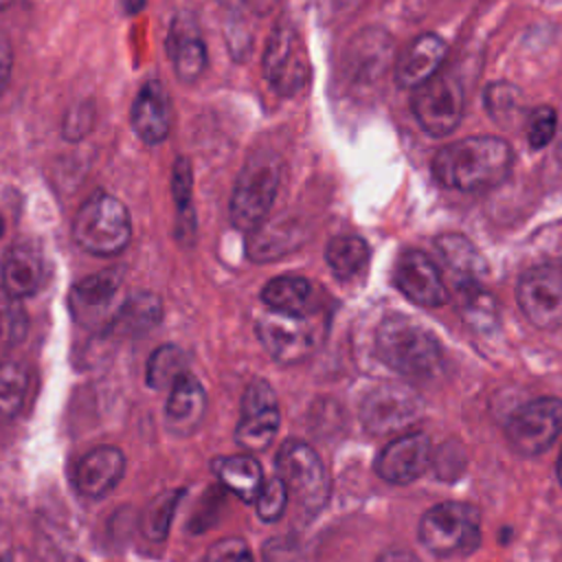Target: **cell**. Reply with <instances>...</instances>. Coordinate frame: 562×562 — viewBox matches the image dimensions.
I'll return each instance as SVG.
<instances>
[{"instance_id":"6da1fadb","label":"cell","mask_w":562,"mask_h":562,"mask_svg":"<svg viewBox=\"0 0 562 562\" xmlns=\"http://www.w3.org/2000/svg\"><path fill=\"white\" fill-rule=\"evenodd\" d=\"M512 171V147L498 136H468L441 147L432 158L439 184L463 193L498 187Z\"/></svg>"},{"instance_id":"7a4b0ae2","label":"cell","mask_w":562,"mask_h":562,"mask_svg":"<svg viewBox=\"0 0 562 562\" xmlns=\"http://www.w3.org/2000/svg\"><path fill=\"white\" fill-rule=\"evenodd\" d=\"M380 360L406 378H432L443 364L439 340L408 316H386L375 331Z\"/></svg>"},{"instance_id":"3957f363","label":"cell","mask_w":562,"mask_h":562,"mask_svg":"<svg viewBox=\"0 0 562 562\" xmlns=\"http://www.w3.org/2000/svg\"><path fill=\"white\" fill-rule=\"evenodd\" d=\"M75 241L101 257L121 252L132 237V222L125 204L108 193L90 195L72 220Z\"/></svg>"},{"instance_id":"277c9868","label":"cell","mask_w":562,"mask_h":562,"mask_svg":"<svg viewBox=\"0 0 562 562\" xmlns=\"http://www.w3.org/2000/svg\"><path fill=\"white\" fill-rule=\"evenodd\" d=\"M255 331L270 358L281 364H294L318 349L327 331V318L323 310L307 316H290L268 310L257 318Z\"/></svg>"},{"instance_id":"5b68a950","label":"cell","mask_w":562,"mask_h":562,"mask_svg":"<svg viewBox=\"0 0 562 562\" xmlns=\"http://www.w3.org/2000/svg\"><path fill=\"white\" fill-rule=\"evenodd\" d=\"M419 540L435 555H463L481 540V516L470 503L446 501L430 507L419 520Z\"/></svg>"},{"instance_id":"8992f818","label":"cell","mask_w":562,"mask_h":562,"mask_svg":"<svg viewBox=\"0 0 562 562\" xmlns=\"http://www.w3.org/2000/svg\"><path fill=\"white\" fill-rule=\"evenodd\" d=\"M279 189V165L272 156H252L235 180L231 195V222L239 231H257L266 224Z\"/></svg>"},{"instance_id":"52a82bcc","label":"cell","mask_w":562,"mask_h":562,"mask_svg":"<svg viewBox=\"0 0 562 562\" xmlns=\"http://www.w3.org/2000/svg\"><path fill=\"white\" fill-rule=\"evenodd\" d=\"M277 476L285 483L290 496L310 512H318L329 496V479L316 450L299 439L285 441L274 459Z\"/></svg>"},{"instance_id":"ba28073f","label":"cell","mask_w":562,"mask_h":562,"mask_svg":"<svg viewBox=\"0 0 562 562\" xmlns=\"http://www.w3.org/2000/svg\"><path fill=\"white\" fill-rule=\"evenodd\" d=\"M263 77L281 97H294L307 83V50L290 22H279L268 37L263 50Z\"/></svg>"},{"instance_id":"9c48e42d","label":"cell","mask_w":562,"mask_h":562,"mask_svg":"<svg viewBox=\"0 0 562 562\" xmlns=\"http://www.w3.org/2000/svg\"><path fill=\"white\" fill-rule=\"evenodd\" d=\"M424 415L419 395L400 384H380L371 389L360 404V422L367 432L389 437L406 432Z\"/></svg>"},{"instance_id":"30bf717a","label":"cell","mask_w":562,"mask_h":562,"mask_svg":"<svg viewBox=\"0 0 562 562\" xmlns=\"http://www.w3.org/2000/svg\"><path fill=\"white\" fill-rule=\"evenodd\" d=\"M562 432V400L538 397L516 408L505 426L509 446L518 454H540L553 446Z\"/></svg>"},{"instance_id":"8fae6325","label":"cell","mask_w":562,"mask_h":562,"mask_svg":"<svg viewBox=\"0 0 562 562\" xmlns=\"http://www.w3.org/2000/svg\"><path fill=\"white\" fill-rule=\"evenodd\" d=\"M411 110L430 136H446L459 123L463 114V88L450 72H437L432 79L413 90Z\"/></svg>"},{"instance_id":"7c38bea8","label":"cell","mask_w":562,"mask_h":562,"mask_svg":"<svg viewBox=\"0 0 562 562\" xmlns=\"http://www.w3.org/2000/svg\"><path fill=\"white\" fill-rule=\"evenodd\" d=\"M516 301L533 327H558L562 323V266L540 263L525 270L516 285Z\"/></svg>"},{"instance_id":"4fadbf2b","label":"cell","mask_w":562,"mask_h":562,"mask_svg":"<svg viewBox=\"0 0 562 562\" xmlns=\"http://www.w3.org/2000/svg\"><path fill=\"white\" fill-rule=\"evenodd\" d=\"M279 404L272 386L255 378L241 397V413L235 428V441L252 452L266 450L279 430Z\"/></svg>"},{"instance_id":"5bb4252c","label":"cell","mask_w":562,"mask_h":562,"mask_svg":"<svg viewBox=\"0 0 562 562\" xmlns=\"http://www.w3.org/2000/svg\"><path fill=\"white\" fill-rule=\"evenodd\" d=\"M395 288L415 305L439 307L448 301L446 283L435 266V261L422 250H404L393 266Z\"/></svg>"},{"instance_id":"9a60e30c","label":"cell","mask_w":562,"mask_h":562,"mask_svg":"<svg viewBox=\"0 0 562 562\" xmlns=\"http://www.w3.org/2000/svg\"><path fill=\"white\" fill-rule=\"evenodd\" d=\"M430 454V439L424 432H404L380 450L375 459V472L386 483L406 485L426 472L432 459Z\"/></svg>"},{"instance_id":"2e32d148","label":"cell","mask_w":562,"mask_h":562,"mask_svg":"<svg viewBox=\"0 0 562 562\" xmlns=\"http://www.w3.org/2000/svg\"><path fill=\"white\" fill-rule=\"evenodd\" d=\"M171 103L169 94L158 81H147L130 110V123L136 132V136L145 145H158L162 143L171 132Z\"/></svg>"},{"instance_id":"e0dca14e","label":"cell","mask_w":562,"mask_h":562,"mask_svg":"<svg viewBox=\"0 0 562 562\" xmlns=\"http://www.w3.org/2000/svg\"><path fill=\"white\" fill-rule=\"evenodd\" d=\"M446 42L435 33L417 35L395 61V83L406 90H415L439 72L446 59Z\"/></svg>"},{"instance_id":"ac0fdd59","label":"cell","mask_w":562,"mask_h":562,"mask_svg":"<svg viewBox=\"0 0 562 562\" xmlns=\"http://www.w3.org/2000/svg\"><path fill=\"white\" fill-rule=\"evenodd\" d=\"M125 472V454L116 446H99L81 457L75 470L77 492L101 498L119 485Z\"/></svg>"},{"instance_id":"d6986e66","label":"cell","mask_w":562,"mask_h":562,"mask_svg":"<svg viewBox=\"0 0 562 562\" xmlns=\"http://www.w3.org/2000/svg\"><path fill=\"white\" fill-rule=\"evenodd\" d=\"M2 288L18 299L33 296L46 277V263L40 248L31 241H15L7 248L0 266Z\"/></svg>"},{"instance_id":"ffe728a7","label":"cell","mask_w":562,"mask_h":562,"mask_svg":"<svg viewBox=\"0 0 562 562\" xmlns=\"http://www.w3.org/2000/svg\"><path fill=\"white\" fill-rule=\"evenodd\" d=\"M167 53L171 57L173 70L182 81H195L206 68V46L189 15H180L173 20L169 37H167Z\"/></svg>"},{"instance_id":"44dd1931","label":"cell","mask_w":562,"mask_h":562,"mask_svg":"<svg viewBox=\"0 0 562 562\" xmlns=\"http://www.w3.org/2000/svg\"><path fill=\"white\" fill-rule=\"evenodd\" d=\"M204 408H206V393L202 384L191 373H184L169 389L167 404H165L167 426L178 435H187L202 422Z\"/></svg>"},{"instance_id":"7402d4cb","label":"cell","mask_w":562,"mask_h":562,"mask_svg":"<svg viewBox=\"0 0 562 562\" xmlns=\"http://www.w3.org/2000/svg\"><path fill=\"white\" fill-rule=\"evenodd\" d=\"M261 301L270 312L290 314V316H307L321 312L316 305V290L305 277L283 274L270 279L261 290Z\"/></svg>"},{"instance_id":"603a6c76","label":"cell","mask_w":562,"mask_h":562,"mask_svg":"<svg viewBox=\"0 0 562 562\" xmlns=\"http://www.w3.org/2000/svg\"><path fill=\"white\" fill-rule=\"evenodd\" d=\"M162 318V303L151 292H136L127 296L108 321L105 331L114 336H143Z\"/></svg>"},{"instance_id":"cb8c5ba5","label":"cell","mask_w":562,"mask_h":562,"mask_svg":"<svg viewBox=\"0 0 562 562\" xmlns=\"http://www.w3.org/2000/svg\"><path fill=\"white\" fill-rule=\"evenodd\" d=\"M213 470L226 490H231L244 503H255L263 485V472L255 457H248V454L220 457L215 459Z\"/></svg>"},{"instance_id":"d4e9b609","label":"cell","mask_w":562,"mask_h":562,"mask_svg":"<svg viewBox=\"0 0 562 562\" xmlns=\"http://www.w3.org/2000/svg\"><path fill=\"white\" fill-rule=\"evenodd\" d=\"M121 281L123 274L119 270H103L90 274L72 288V303L83 312H101L112 305L121 288Z\"/></svg>"},{"instance_id":"484cf974","label":"cell","mask_w":562,"mask_h":562,"mask_svg":"<svg viewBox=\"0 0 562 562\" xmlns=\"http://www.w3.org/2000/svg\"><path fill=\"white\" fill-rule=\"evenodd\" d=\"M325 261L340 279L356 277L369 261V246L358 235L331 237L325 248Z\"/></svg>"},{"instance_id":"4316f807","label":"cell","mask_w":562,"mask_h":562,"mask_svg":"<svg viewBox=\"0 0 562 562\" xmlns=\"http://www.w3.org/2000/svg\"><path fill=\"white\" fill-rule=\"evenodd\" d=\"M29 371L15 360L0 362V422H11L24 406Z\"/></svg>"},{"instance_id":"83f0119b","label":"cell","mask_w":562,"mask_h":562,"mask_svg":"<svg viewBox=\"0 0 562 562\" xmlns=\"http://www.w3.org/2000/svg\"><path fill=\"white\" fill-rule=\"evenodd\" d=\"M437 250L441 252L443 261L459 272L463 279H474L485 270V263L481 259V255L476 252V248L463 237V235H454V233H446L441 237H437Z\"/></svg>"},{"instance_id":"f1b7e54d","label":"cell","mask_w":562,"mask_h":562,"mask_svg":"<svg viewBox=\"0 0 562 562\" xmlns=\"http://www.w3.org/2000/svg\"><path fill=\"white\" fill-rule=\"evenodd\" d=\"M187 360L180 347L176 345H162L158 347L149 360H147V384L151 389H171L180 375L187 373Z\"/></svg>"},{"instance_id":"f546056e","label":"cell","mask_w":562,"mask_h":562,"mask_svg":"<svg viewBox=\"0 0 562 562\" xmlns=\"http://www.w3.org/2000/svg\"><path fill=\"white\" fill-rule=\"evenodd\" d=\"M171 195L178 211V235L191 237L193 235V209H191V195H193V173L187 158H178L171 169Z\"/></svg>"},{"instance_id":"4dcf8cb0","label":"cell","mask_w":562,"mask_h":562,"mask_svg":"<svg viewBox=\"0 0 562 562\" xmlns=\"http://www.w3.org/2000/svg\"><path fill=\"white\" fill-rule=\"evenodd\" d=\"M182 498V490L162 492L149 501L140 516V529L149 540H165L176 516V507Z\"/></svg>"},{"instance_id":"1f68e13d","label":"cell","mask_w":562,"mask_h":562,"mask_svg":"<svg viewBox=\"0 0 562 562\" xmlns=\"http://www.w3.org/2000/svg\"><path fill=\"white\" fill-rule=\"evenodd\" d=\"M459 305H461L463 316L476 327L490 325L496 318L494 299L474 279H461V283H459Z\"/></svg>"},{"instance_id":"d6a6232c","label":"cell","mask_w":562,"mask_h":562,"mask_svg":"<svg viewBox=\"0 0 562 562\" xmlns=\"http://www.w3.org/2000/svg\"><path fill=\"white\" fill-rule=\"evenodd\" d=\"M26 312L18 296L0 285V342L15 345L26 336Z\"/></svg>"},{"instance_id":"836d02e7","label":"cell","mask_w":562,"mask_h":562,"mask_svg":"<svg viewBox=\"0 0 562 562\" xmlns=\"http://www.w3.org/2000/svg\"><path fill=\"white\" fill-rule=\"evenodd\" d=\"M288 498H290V492H288L285 483L279 476L266 479L257 498H255V507H257L259 518L266 520V522L279 520L283 516L285 507H288Z\"/></svg>"},{"instance_id":"e575fe53","label":"cell","mask_w":562,"mask_h":562,"mask_svg":"<svg viewBox=\"0 0 562 562\" xmlns=\"http://www.w3.org/2000/svg\"><path fill=\"white\" fill-rule=\"evenodd\" d=\"M555 127H558V116L555 110L549 105H538L533 110L527 112V121H525V134L527 140L531 145V149H540L544 145L551 143V138L555 136Z\"/></svg>"},{"instance_id":"d590c367","label":"cell","mask_w":562,"mask_h":562,"mask_svg":"<svg viewBox=\"0 0 562 562\" xmlns=\"http://www.w3.org/2000/svg\"><path fill=\"white\" fill-rule=\"evenodd\" d=\"M485 105L490 116L503 121L520 112V92L509 83H494L485 90Z\"/></svg>"},{"instance_id":"8d00e7d4","label":"cell","mask_w":562,"mask_h":562,"mask_svg":"<svg viewBox=\"0 0 562 562\" xmlns=\"http://www.w3.org/2000/svg\"><path fill=\"white\" fill-rule=\"evenodd\" d=\"M202 562H255L248 544L241 538H222L209 547Z\"/></svg>"},{"instance_id":"74e56055","label":"cell","mask_w":562,"mask_h":562,"mask_svg":"<svg viewBox=\"0 0 562 562\" xmlns=\"http://www.w3.org/2000/svg\"><path fill=\"white\" fill-rule=\"evenodd\" d=\"M92 123H94L92 108L88 103H77L72 110L66 112L61 123V134L68 140H79L92 130Z\"/></svg>"},{"instance_id":"f35d334b","label":"cell","mask_w":562,"mask_h":562,"mask_svg":"<svg viewBox=\"0 0 562 562\" xmlns=\"http://www.w3.org/2000/svg\"><path fill=\"white\" fill-rule=\"evenodd\" d=\"M11 70H13L11 44L4 37H0V94L7 90V86L11 81Z\"/></svg>"},{"instance_id":"ab89813d","label":"cell","mask_w":562,"mask_h":562,"mask_svg":"<svg viewBox=\"0 0 562 562\" xmlns=\"http://www.w3.org/2000/svg\"><path fill=\"white\" fill-rule=\"evenodd\" d=\"M378 562H419V558L406 549H389L378 558Z\"/></svg>"},{"instance_id":"60d3db41","label":"cell","mask_w":562,"mask_h":562,"mask_svg":"<svg viewBox=\"0 0 562 562\" xmlns=\"http://www.w3.org/2000/svg\"><path fill=\"white\" fill-rule=\"evenodd\" d=\"M121 2H123V9H125L127 13H138V11L145 7L147 0H121Z\"/></svg>"},{"instance_id":"b9f144b4","label":"cell","mask_w":562,"mask_h":562,"mask_svg":"<svg viewBox=\"0 0 562 562\" xmlns=\"http://www.w3.org/2000/svg\"><path fill=\"white\" fill-rule=\"evenodd\" d=\"M0 562H13L11 560V551L7 544H0Z\"/></svg>"},{"instance_id":"7bdbcfd3","label":"cell","mask_w":562,"mask_h":562,"mask_svg":"<svg viewBox=\"0 0 562 562\" xmlns=\"http://www.w3.org/2000/svg\"><path fill=\"white\" fill-rule=\"evenodd\" d=\"M555 472H558V481L562 483V452H560V457H558V465H555Z\"/></svg>"},{"instance_id":"ee69618b","label":"cell","mask_w":562,"mask_h":562,"mask_svg":"<svg viewBox=\"0 0 562 562\" xmlns=\"http://www.w3.org/2000/svg\"><path fill=\"white\" fill-rule=\"evenodd\" d=\"M4 235V220H2V215H0V237Z\"/></svg>"},{"instance_id":"f6af8a7d","label":"cell","mask_w":562,"mask_h":562,"mask_svg":"<svg viewBox=\"0 0 562 562\" xmlns=\"http://www.w3.org/2000/svg\"><path fill=\"white\" fill-rule=\"evenodd\" d=\"M9 4V0H0V9H4Z\"/></svg>"}]
</instances>
